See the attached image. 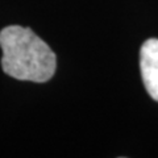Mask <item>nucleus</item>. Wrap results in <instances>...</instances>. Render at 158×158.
Returning <instances> with one entry per match:
<instances>
[{"mask_svg":"<svg viewBox=\"0 0 158 158\" xmlns=\"http://www.w3.org/2000/svg\"><path fill=\"white\" fill-rule=\"evenodd\" d=\"M0 48L3 71L17 81L44 83L56 73V54L32 29L6 27L0 32Z\"/></svg>","mask_w":158,"mask_h":158,"instance_id":"1","label":"nucleus"},{"mask_svg":"<svg viewBox=\"0 0 158 158\" xmlns=\"http://www.w3.org/2000/svg\"><path fill=\"white\" fill-rule=\"evenodd\" d=\"M140 69L148 94L158 102V38H149L142 44Z\"/></svg>","mask_w":158,"mask_h":158,"instance_id":"2","label":"nucleus"}]
</instances>
